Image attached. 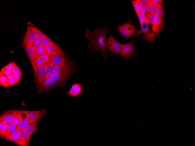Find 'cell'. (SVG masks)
Returning <instances> with one entry per match:
<instances>
[{
  "mask_svg": "<svg viewBox=\"0 0 195 146\" xmlns=\"http://www.w3.org/2000/svg\"><path fill=\"white\" fill-rule=\"evenodd\" d=\"M151 1L156 5L163 1L162 0H151Z\"/></svg>",
  "mask_w": 195,
  "mask_h": 146,
  "instance_id": "42",
  "label": "cell"
},
{
  "mask_svg": "<svg viewBox=\"0 0 195 146\" xmlns=\"http://www.w3.org/2000/svg\"><path fill=\"white\" fill-rule=\"evenodd\" d=\"M41 44L45 46L57 45L49 38L48 37L46 34H45L44 37L42 40Z\"/></svg>",
  "mask_w": 195,
  "mask_h": 146,
  "instance_id": "21",
  "label": "cell"
},
{
  "mask_svg": "<svg viewBox=\"0 0 195 146\" xmlns=\"http://www.w3.org/2000/svg\"><path fill=\"white\" fill-rule=\"evenodd\" d=\"M39 57L45 61L47 63H48L51 61L50 55L48 53L46 50L41 54Z\"/></svg>",
  "mask_w": 195,
  "mask_h": 146,
  "instance_id": "29",
  "label": "cell"
},
{
  "mask_svg": "<svg viewBox=\"0 0 195 146\" xmlns=\"http://www.w3.org/2000/svg\"><path fill=\"white\" fill-rule=\"evenodd\" d=\"M46 51V50L45 46H44L41 44L38 46L35 47V52L34 56L35 60L39 57L41 54Z\"/></svg>",
  "mask_w": 195,
  "mask_h": 146,
  "instance_id": "24",
  "label": "cell"
},
{
  "mask_svg": "<svg viewBox=\"0 0 195 146\" xmlns=\"http://www.w3.org/2000/svg\"><path fill=\"white\" fill-rule=\"evenodd\" d=\"M69 95L74 97L82 94V86L80 83L73 84L69 91H66Z\"/></svg>",
  "mask_w": 195,
  "mask_h": 146,
  "instance_id": "13",
  "label": "cell"
},
{
  "mask_svg": "<svg viewBox=\"0 0 195 146\" xmlns=\"http://www.w3.org/2000/svg\"><path fill=\"white\" fill-rule=\"evenodd\" d=\"M11 141L16 145L20 146H27L29 145V141L24 139L20 131L16 130L10 136L8 140Z\"/></svg>",
  "mask_w": 195,
  "mask_h": 146,
  "instance_id": "6",
  "label": "cell"
},
{
  "mask_svg": "<svg viewBox=\"0 0 195 146\" xmlns=\"http://www.w3.org/2000/svg\"><path fill=\"white\" fill-rule=\"evenodd\" d=\"M0 74H3L6 76L13 74L12 71L2 69H1Z\"/></svg>",
  "mask_w": 195,
  "mask_h": 146,
  "instance_id": "38",
  "label": "cell"
},
{
  "mask_svg": "<svg viewBox=\"0 0 195 146\" xmlns=\"http://www.w3.org/2000/svg\"><path fill=\"white\" fill-rule=\"evenodd\" d=\"M15 63V62H11L7 65L3 67L2 69L12 71L14 67Z\"/></svg>",
  "mask_w": 195,
  "mask_h": 146,
  "instance_id": "37",
  "label": "cell"
},
{
  "mask_svg": "<svg viewBox=\"0 0 195 146\" xmlns=\"http://www.w3.org/2000/svg\"><path fill=\"white\" fill-rule=\"evenodd\" d=\"M23 111L18 110H9L4 113L0 117L8 124L11 123H13L16 116L19 114H22Z\"/></svg>",
  "mask_w": 195,
  "mask_h": 146,
  "instance_id": "8",
  "label": "cell"
},
{
  "mask_svg": "<svg viewBox=\"0 0 195 146\" xmlns=\"http://www.w3.org/2000/svg\"><path fill=\"white\" fill-rule=\"evenodd\" d=\"M8 123L0 117V136L3 138L6 132L8 126Z\"/></svg>",
  "mask_w": 195,
  "mask_h": 146,
  "instance_id": "18",
  "label": "cell"
},
{
  "mask_svg": "<svg viewBox=\"0 0 195 146\" xmlns=\"http://www.w3.org/2000/svg\"><path fill=\"white\" fill-rule=\"evenodd\" d=\"M134 10L137 15L140 12V7L138 3L136 1H132Z\"/></svg>",
  "mask_w": 195,
  "mask_h": 146,
  "instance_id": "31",
  "label": "cell"
},
{
  "mask_svg": "<svg viewBox=\"0 0 195 146\" xmlns=\"http://www.w3.org/2000/svg\"><path fill=\"white\" fill-rule=\"evenodd\" d=\"M8 80V79L6 76L3 74H0V84L1 86H3Z\"/></svg>",
  "mask_w": 195,
  "mask_h": 146,
  "instance_id": "34",
  "label": "cell"
},
{
  "mask_svg": "<svg viewBox=\"0 0 195 146\" xmlns=\"http://www.w3.org/2000/svg\"><path fill=\"white\" fill-rule=\"evenodd\" d=\"M20 132L23 137L26 140L29 141L31 135L24 129L20 130Z\"/></svg>",
  "mask_w": 195,
  "mask_h": 146,
  "instance_id": "30",
  "label": "cell"
},
{
  "mask_svg": "<svg viewBox=\"0 0 195 146\" xmlns=\"http://www.w3.org/2000/svg\"><path fill=\"white\" fill-rule=\"evenodd\" d=\"M28 24L27 31L24 37L23 45L28 44L32 45L33 41L37 38L35 26L30 22Z\"/></svg>",
  "mask_w": 195,
  "mask_h": 146,
  "instance_id": "5",
  "label": "cell"
},
{
  "mask_svg": "<svg viewBox=\"0 0 195 146\" xmlns=\"http://www.w3.org/2000/svg\"><path fill=\"white\" fill-rule=\"evenodd\" d=\"M51 76L57 85L60 86L63 85L64 81L60 74L53 72Z\"/></svg>",
  "mask_w": 195,
  "mask_h": 146,
  "instance_id": "23",
  "label": "cell"
},
{
  "mask_svg": "<svg viewBox=\"0 0 195 146\" xmlns=\"http://www.w3.org/2000/svg\"><path fill=\"white\" fill-rule=\"evenodd\" d=\"M41 40L36 38L33 41L32 43V45L34 47H37L41 44Z\"/></svg>",
  "mask_w": 195,
  "mask_h": 146,
  "instance_id": "40",
  "label": "cell"
},
{
  "mask_svg": "<svg viewBox=\"0 0 195 146\" xmlns=\"http://www.w3.org/2000/svg\"><path fill=\"white\" fill-rule=\"evenodd\" d=\"M34 62H35L37 66L42 65L47 63L45 61L39 57L35 59Z\"/></svg>",
  "mask_w": 195,
  "mask_h": 146,
  "instance_id": "36",
  "label": "cell"
},
{
  "mask_svg": "<svg viewBox=\"0 0 195 146\" xmlns=\"http://www.w3.org/2000/svg\"><path fill=\"white\" fill-rule=\"evenodd\" d=\"M20 81L14 76L11 79L8 80L3 86L4 87H7L16 84Z\"/></svg>",
  "mask_w": 195,
  "mask_h": 146,
  "instance_id": "27",
  "label": "cell"
},
{
  "mask_svg": "<svg viewBox=\"0 0 195 146\" xmlns=\"http://www.w3.org/2000/svg\"><path fill=\"white\" fill-rule=\"evenodd\" d=\"M50 59L53 63L59 65L63 69H69L70 63L65 56L50 55Z\"/></svg>",
  "mask_w": 195,
  "mask_h": 146,
  "instance_id": "7",
  "label": "cell"
},
{
  "mask_svg": "<svg viewBox=\"0 0 195 146\" xmlns=\"http://www.w3.org/2000/svg\"><path fill=\"white\" fill-rule=\"evenodd\" d=\"M23 45L31 62H34L35 60V47L28 44H23Z\"/></svg>",
  "mask_w": 195,
  "mask_h": 146,
  "instance_id": "14",
  "label": "cell"
},
{
  "mask_svg": "<svg viewBox=\"0 0 195 146\" xmlns=\"http://www.w3.org/2000/svg\"><path fill=\"white\" fill-rule=\"evenodd\" d=\"M43 65L45 77L51 76L53 71L47 63L44 64Z\"/></svg>",
  "mask_w": 195,
  "mask_h": 146,
  "instance_id": "25",
  "label": "cell"
},
{
  "mask_svg": "<svg viewBox=\"0 0 195 146\" xmlns=\"http://www.w3.org/2000/svg\"><path fill=\"white\" fill-rule=\"evenodd\" d=\"M47 52L50 55L65 56L62 50L58 45L45 46Z\"/></svg>",
  "mask_w": 195,
  "mask_h": 146,
  "instance_id": "11",
  "label": "cell"
},
{
  "mask_svg": "<svg viewBox=\"0 0 195 146\" xmlns=\"http://www.w3.org/2000/svg\"><path fill=\"white\" fill-rule=\"evenodd\" d=\"M12 71L14 76L20 81L22 76V72L20 68L16 65L15 63H14Z\"/></svg>",
  "mask_w": 195,
  "mask_h": 146,
  "instance_id": "20",
  "label": "cell"
},
{
  "mask_svg": "<svg viewBox=\"0 0 195 146\" xmlns=\"http://www.w3.org/2000/svg\"><path fill=\"white\" fill-rule=\"evenodd\" d=\"M149 24L147 21H146L140 24L141 29V32L149 36L148 39L146 40L147 41H148L149 37V34L148 33V31Z\"/></svg>",
  "mask_w": 195,
  "mask_h": 146,
  "instance_id": "26",
  "label": "cell"
},
{
  "mask_svg": "<svg viewBox=\"0 0 195 146\" xmlns=\"http://www.w3.org/2000/svg\"><path fill=\"white\" fill-rule=\"evenodd\" d=\"M22 115V114H20L17 115L14 120L13 123L17 126L21 123L23 119L21 116Z\"/></svg>",
  "mask_w": 195,
  "mask_h": 146,
  "instance_id": "33",
  "label": "cell"
},
{
  "mask_svg": "<svg viewBox=\"0 0 195 146\" xmlns=\"http://www.w3.org/2000/svg\"><path fill=\"white\" fill-rule=\"evenodd\" d=\"M45 110L36 111H23L22 114H25L26 117L30 119H35L38 121L46 113Z\"/></svg>",
  "mask_w": 195,
  "mask_h": 146,
  "instance_id": "10",
  "label": "cell"
},
{
  "mask_svg": "<svg viewBox=\"0 0 195 146\" xmlns=\"http://www.w3.org/2000/svg\"><path fill=\"white\" fill-rule=\"evenodd\" d=\"M156 6L155 5L152 3L151 0H149L148 4L146 7V10L149 14H150L154 11Z\"/></svg>",
  "mask_w": 195,
  "mask_h": 146,
  "instance_id": "28",
  "label": "cell"
},
{
  "mask_svg": "<svg viewBox=\"0 0 195 146\" xmlns=\"http://www.w3.org/2000/svg\"><path fill=\"white\" fill-rule=\"evenodd\" d=\"M162 2H162L156 5L154 11L155 14L161 18H164V17L165 13L162 6Z\"/></svg>",
  "mask_w": 195,
  "mask_h": 146,
  "instance_id": "19",
  "label": "cell"
},
{
  "mask_svg": "<svg viewBox=\"0 0 195 146\" xmlns=\"http://www.w3.org/2000/svg\"><path fill=\"white\" fill-rule=\"evenodd\" d=\"M138 1L146 9V7L149 3V0H138Z\"/></svg>",
  "mask_w": 195,
  "mask_h": 146,
  "instance_id": "41",
  "label": "cell"
},
{
  "mask_svg": "<svg viewBox=\"0 0 195 146\" xmlns=\"http://www.w3.org/2000/svg\"><path fill=\"white\" fill-rule=\"evenodd\" d=\"M109 28V26L100 28L96 26L94 31L87 30L85 34L86 38L91 40V42L87 45V48L91 49L93 52H96L97 50L100 51L102 58L106 59L108 56L106 51L108 39L106 33Z\"/></svg>",
  "mask_w": 195,
  "mask_h": 146,
  "instance_id": "1",
  "label": "cell"
},
{
  "mask_svg": "<svg viewBox=\"0 0 195 146\" xmlns=\"http://www.w3.org/2000/svg\"><path fill=\"white\" fill-rule=\"evenodd\" d=\"M35 29L37 34V39H38L42 41L45 34L36 26Z\"/></svg>",
  "mask_w": 195,
  "mask_h": 146,
  "instance_id": "32",
  "label": "cell"
},
{
  "mask_svg": "<svg viewBox=\"0 0 195 146\" xmlns=\"http://www.w3.org/2000/svg\"><path fill=\"white\" fill-rule=\"evenodd\" d=\"M155 15L154 12H153L150 14L148 19V23H150L152 25L153 22L154 18Z\"/></svg>",
  "mask_w": 195,
  "mask_h": 146,
  "instance_id": "39",
  "label": "cell"
},
{
  "mask_svg": "<svg viewBox=\"0 0 195 146\" xmlns=\"http://www.w3.org/2000/svg\"><path fill=\"white\" fill-rule=\"evenodd\" d=\"M38 121L35 119H30L26 117L23 118L21 123L18 126L16 130L20 131L30 125L37 122Z\"/></svg>",
  "mask_w": 195,
  "mask_h": 146,
  "instance_id": "16",
  "label": "cell"
},
{
  "mask_svg": "<svg viewBox=\"0 0 195 146\" xmlns=\"http://www.w3.org/2000/svg\"><path fill=\"white\" fill-rule=\"evenodd\" d=\"M14 76V75L13 74L11 75H10L9 76H7L6 77H7V79L8 80H10V79H12V78Z\"/></svg>",
  "mask_w": 195,
  "mask_h": 146,
  "instance_id": "43",
  "label": "cell"
},
{
  "mask_svg": "<svg viewBox=\"0 0 195 146\" xmlns=\"http://www.w3.org/2000/svg\"><path fill=\"white\" fill-rule=\"evenodd\" d=\"M17 126L13 123L8 124V128L2 138L7 140L10 135L17 129Z\"/></svg>",
  "mask_w": 195,
  "mask_h": 146,
  "instance_id": "17",
  "label": "cell"
},
{
  "mask_svg": "<svg viewBox=\"0 0 195 146\" xmlns=\"http://www.w3.org/2000/svg\"><path fill=\"white\" fill-rule=\"evenodd\" d=\"M37 122L30 125L24 129L28 132L31 135L38 130Z\"/></svg>",
  "mask_w": 195,
  "mask_h": 146,
  "instance_id": "22",
  "label": "cell"
},
{
  "mask_svg": "<svg viewBox=\"0 0 195 146\" xmlns=\"http://www.w3.org/2000/svg\"><path fill=\"white\" fill-rule=\"evenodd\" d=\"M57 85L52 77H45L43 82L38 86V93L42 92L46 90L51 89Z\"/></svg>",
  "mask_w": 195,
  "mask_h": 146,
  "instance_id": "9",
  "label": "cell"
},
{
  "mask_svg": "<svg viewBox=\"0 0 195 146\" xmlns=\"http://www.w3.org/2000/svg\"><path fill=\"white\" fill-rule=\"evenodd\" d=\"M109 33L107 48L112 54L120 55L121 44L116 41L109 32Z\"/></svg>",
  "mask_w": 195,
  "mask_h": 146,
  "instance_id": "4",
  "label": "cell"
},
{
  "mask_svg": "<svg viewBox=\"0 0 195 146\" xmlns=\"http://www.w3.org/2000/svg\"><path fill=\"white\" fill-rule=\"evenodd\" d=\"M119 55L122 56L126 61L128 60L131 58L135 56V47L134 42L132 41L127 44H121Z\"/></svg>",
  "mask_w": 195,
  "mask_h": 146,
  "instance_id": "3",
  "label": "cell"
},
{
  "mask_svg": "<svg viewBox=\"0 0 195 146\" xmlns=\"http://www.w3.org/2000/svg\"><path fill=\"white\" fill-rule=\"evenodd\" d=\"M37 66L38 72L35 77L37 85L38 86L43 82L46 77L43 65Z\"/></svg>",
  "mask_w": 195,
  "mask_h": 146,
  "instance_id": "15",
  "label": "cell"
},
{
  "mask_svg": "<svg viewBox=\"0 0 195 146\" xmlns=\"http://www.w3.org/2000/svg\"><path fill=\"white\" fill-rule=\"evenodd\" d=\"M152 25L153 31L158 35L163 27V22L162 19L155 14Z\"/></svg>",
  "mask_w": 195,
  "mask_h": 146,
  "instance_id": "12",
  "label": "cell"
},
{
  "mask_svg": "<svg viewBox=\"0 0 195 146\" xmlns=\"http://www.w3.org/2000/svg\"><path fill=\"white\" fill-rule=\"evenodd\" d=\"M117 30L125 39H129L134 35L136 33L135 26L129 22L119 26L117 28Z\"/></svg>",
  "mask_w": 195,
  "mask_h": 146,
  "instance_id": "2",
  "label": "cell"
},
{
  "mask_svg": "<svg viewBox=\"0 0 195 146\" xmlns=\"http://www.w3.org/2000/svg\"><path fill=\"white\" fill-rule=\"evenodd\" d=\"M137 16L140 24L145 21H147L145 15L140 12L138 14Z\"/></svg>",
  "mask_w": 195,
  "mask_h": 146,
  "instance_id": "35",
  "label": "cell"
}]
</instances>
